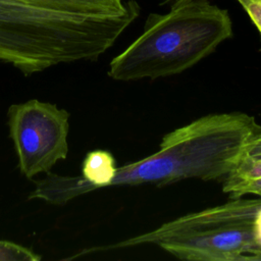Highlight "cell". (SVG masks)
Wrapping results in <instances>:
<instances>
[{
  "mask_svg": "<svg viewBox=\"0 0 261 261\" xmlns=\"http://www.w3.org/2000/svg\"><path fill=\"white\" fill-rule=\"evenodd\" d=\"M128 0L117 16H93L22 0H0V61L24 75L62 63L96 60L139 17Z\"/></svg>",
  "mask_w": 261,
  "mask_h": 261,
  "instance_id": "obj_1",
  "label": "cell"
},
{
  "mask_svg": "<svg viewBox=\"0 0 261 261\" xmlns=\"http://www.w3.org/2000/svg\"><path fill=\"white\" fill-rule=\"evenodd\" d=\"M261 137V125L244 112L213 113L167 133L159 149L116 168L111 186L169 185L188 178L224 179L246 146Z\"/></svg>",
  "mask_w": 261,
  "mask_h": 261,
  "instance_id": "obj_2",
  "label": "cell"
},
{
  "mask_svg": "<svg viewBox=\"0 0 261 261\" xmlns=\"http://www.w3.org/2000/svg\"><path fill=\"white\" fill-rule=\"evenodd\" d=\"M232 35L226 9L209 0H180L164 14L149 13L143 33L110 61L108 75L130 82L178 74Z\"/></svg>",
  "mask_w": 261,
  "mask_h": 261,
  "instance_id": "obj_3",
  "label": "cell"
},
{
  "mask_svg": "<svg viewBox=\"0 0 261 261\" xmlns=\"http://www.w3.org/2000/svg\"><path fill=\"white\" fill-rule=\"evenodd\" d=\"M7 125L22 175L32 179L48 173L68 153L69 113L57 105L31 99L12 104Z\"/></svg>",
  "mask_w": 261,
  "mask_h": 261,
  "instance_id": "obj_4",
  "label": "cell"
},
{
  "mask_svg": "<svg viewBox=\"0 0 261 261\" xmlns=\"http://www.w3.org/2000/svg\"><path fill=\"white\" fill-rule=\"evenodd\" d=\"M260 206L261 198L242 199L241 197L231 199L225 204L182 215L176 219L161 224L153 230L132 237L119 243L84 250L83 252L72 257L76 258L85 254L94 253L96 251L128 248L147 244L157 245L161 241L181 238L216 227L253 222Z\"/></svg>",
  "mask_w": 261,
  "mask_h": 261,
  "instance_id": "obj_5",
  "label": "cell"
},
{
  "mask_svg": "<svg viewBox=\"0 0 261 261\" xmlns=\"http://www.w3.org/2000/svg\"><path fill=\"white\" fill-rule=\"evenodd\" d=\"M157 246L178 259L189 261L256 260L261 255L254 221L161 241Z\"/></svg>",
  "mask_w": 261,
  "mask_h": 261,
  "instance_id": "obj_6",
  "label": "cell"
},
{
  "mask_svg": "<svg viewBox=\"0 0 261 261\" xmlns=\"http://www.w3.org/2000/svg\"><path fill=\"white\" fill-rule=\"evenodd\" d=\"M222 191L231 199L249 194L261 198V159L242 155L236 166L223 179Z\"/></svg>",
  "mask_w": 261,
  "mask_h": 261,
  "instance_id": "obj_7",
  "label": "cell"
},
{
  "mask_svg": "<svg viewBox=\"0 0 261 261\" xmlns=\"http://www.w3.org/2000/svg\"><path fill=\"white\" fill-rule=\"evenodd\" d=\"M67 12L93 15L117 16L128 8V0H22Z\"/></svg>",
  "mask_w": 261,
  "mask_h": 261,
  "instance_id": "obj_8",
  "label": "cell"
},
{
  "mask_svg": "<svg viewBox=\"0 0 261 261\" xmlns=\"http://www.w3.org/2000/svg\"><path fill=\"white\" fill-rule=\"evenodd\" d=\"M42 256L19 244L0 240V261H40Z\"/></svg>",
  "mask_w": 261,
  "mask_h": 261,
  "instance_id": "obj_9",
  "label": "cell"
},
{
  "mask_svg": "<svg viewBox=\"0 0 261 261\" xmlns=\"http://www.w3.org/2000/svg\"><path fill=\"white\" fill-rule=\"evenodd\" d=\"M261 36V0H237Z\"/></svg>",
  "mask_w": 261,
  "mask_h": 261,
  "instance_id": "obj_10",
  "label": "cell"
},
{
  "mask_svg": "<svg viewBox=\"0 0 261 261\" xmlns=\"http://www.w3.org/2000/svg\"><path fill=\"white\" fill-rule=\"evenodd\" d=\"M243 155L254 159H261V137L250 142L246 146Z\"/></svg>",
  "mask_w": 261,
  "mask_h": 261,
  "instance_id": "obj_11",
  "label": "cell"
},
{
  "mask_svg": "<svg viewBox=\"0 0 261 261\" xmlns=\"http://www.w3.org/2000/svg\"><path fill=\"white\" fill-rule=\"evenodd\" d=\"M254 232H255V238L258 246L261 249V206L258 209L255 220H254ZM256 260H261V255L256 259Z\"/></svg>",
  "mask_w": 261,
  "mask_h": 261,
  "instance_id": "obj_12",
  "label": "cell"
},
{
  "mask_svg": "<svg viewBox=\"0 0 261 261\" xmlns=\"http://www.w3.org/2000/svg\"><path fill=\"white\" fill-rule=\"evenodd\" d=\"M156 1H158L161 5H164V4L171 5V4H173L174 2H177V1H180V0H156Z\"/></svg>",
  "mask_w": 261,
  "mask_h": 261,
  "instance_id": "obj_13",
  "label": "cell"
}]
</instances>
